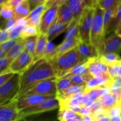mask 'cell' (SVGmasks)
<instances>
[{
    "label": "cell",
    "mask_w": 121,
    "mask_h": 121,
    "mask_svg": "<svg viewBox=\"0 0 121 121\" xmlns=\"http://www.w3.org/2000/svg\"><path fill=\"white\" fill-rule=\"evenodd\" d=\"M47 9V6H46V1L42 4L37 6L35 7L34 9L31 10L30 13L28 16L26 18L27 21H29L31 20H34V19L39 18H41L43 13Z\"/></svg>",
    "instance_id": "1f68e13d"
},
{
    "label": "cell",
    "mask_w": 121,
    "mask_h": 121,
    "mask_svg": "<svg viewBox=\"0 0 121 121\" xmlns=\"http://www.w3.org/2000/svg\"><path fill=\"white\" fill-rule=\"evenodd\" d=\"M60 5V0L46 1L47 9L41 16L39 27L40 34H46L48 28L56 20L58 9Z\"/></svg>",
    "instance_id": "5b68a950"
},
{
    "label": "cell",
    "mask_w": 121,
    "mask_h": 121,
    "mask_svg": "<svg viewBox=\"0 0 121 121\" xmlns=\"http://www.w3.org/2000/svg\"><path fill=\"white\" fill-rule=\"evenodd\" d=\"M73 86L69 78H59L56 80V97L61 95L69 87Z\"/></svg>",
    "instance_id": "f1b7e54d"
},
{
    "label": "cell",
    "mask_w": 121,
    "mask_h": 121,
    "mask_svg": "<svg viewBox=\"0 0 121 121\" xmlns=\"http://www.w3.org/2000/svg\"><path fill=\"white\" fill-rule=\"evenodd\" d=\"M82 117L80 115L67 109H59L57 113V119L59 121H73Z\"/></svg>",
    "instance_id": "4316f807"
},
{
    "label": "cell",
    "mask_w": 121,
    "mask_h": 121,
    "mask_svg": "<svg viewBox=\"0 0 121 121\" xmlns=\"http://www.w3.org/2000/svg\"><path fill=\"white\" fill-rule=\"evenodd\" d=\"M93 77L89 73L84 75H75L70 77L69 79L70 80L73 86H85L87 80L91 79Z\"/></svg>",
    "instance_id": "f546056e"
},
{
    "label": "cell",
    "mask_w": 121,
    "mask_h": 121,
    "mask_svg": "<svg viewBox=\"0 0 121 121\" xmlns=\"http://www.w3.org/2000/svg\"><path fill=\"white\" fill-rule=\"evenodd\" d=\"M54 111L30 115L21 118L17 121H57V113Z\"/></svg>",
    "instance_id": "5bb4252c"
},
{
    "label": "cell",
    "mask_w": 121,
    "mask_h": 121,
    "mask_svg": "<svg viewBox=\"0 0 121 121\" xmlns=\"http://www.w3.org/2000/svg\"><path fill=\"white\" fill-rule=\"evenodd\" d=\"M96 1H86V7L83 11L80 19L79 38L82 42L90 44V33L93 19L94 7Z\"/></svg>",
    "instance_id": "7a4b0ae2"
},
{
    "label": "cell",
    "mask_w": 121,
    "mask_h": 121,
    "mask_svg": "<svg viewBox=\"0 0 121 121\" xmlns=\"http://www.w3.org/2000/svg\"><path fill=\"white\" fill-rule=\"evenodd\" d=\"M63 55H64L73 67L80 63V57L78 46Z\"/></svg>",
    "instance_id": "83f0119b"
},
{
    "label": "cell",
    "mask_w": 121,
    "mask_h": 121,
    "mask_svg": "<svg viewBox=\"0 0 121 121\" xmlns=\"http://www.w3.org/2000/svg\"><path fill=\"white\" fill-rule=\"evenodd\" d=\"M59 109V102L57 98L46 100L38 105L27 108L20 111L22 118L30 115L37 114L48 111H52Z\"/></svg>",
    "instance_id": "9c48e42d"
},
{
    "label": "cell",
    "mask_w": 121,
    "mask_h": 121,
    "mask_svg": "<svg viewBox=\"0 0 121 121\" xmlns=\"http://www.w3.org/2000/svg\"><path fill=\"white\" fill-rule=\"evenodd\" d=\"M79 54L80 57V63H85L89 59L98 57L96 50L89 44H86L80 41L78 45Z\"/></svg>",
    "instance_id": "9a60e30c"
},
{
    "label": "cell",
    "mask_w": 121,
    "mask_h": 121,
    "mask_svg": "<svg viewBox=\"0 0 121 121\" xmlns=\"http://www.w3.org/2000/svg\"><path fill=\"white\" fill-rule=\"evenodd\" d=\"M117 78H120L121 79V62L118 65V73Z\"/></svg>",
    "instance_id": "f5cc1de1"
},
{
    "label": "cell",
    "mask_w": 121,
    "mask_h": 121,
    "mask_svg": "<svg viewBox=\"0 0 121 121\" xmlns=\"http://www.w3.org/2000/svg\"><path fill=\"white\" fill-rule=\"evenodd\" d=\"M80 41L79 37H75L64 40L62 43L60 44L59 46H57V50L56 56L63 55L74 47H77L79 45Z\"/></svg>",
    "instance_id": "d6986e66"
},
{
    "label": "cell",
    "mask_w": 121,
    "mask_h": 121,
    "mask_svg": "<svg viewBox=\"0 0 121 121\" xmlns=\"http://www.w3.org/2000/svg\"><path fill=\"white\" fill-rule=\"evenodd\" d=\"M99 100L102 108L107 111L108 112L112 108L115 107L117 105H119L118 104L115 96L111 93V91L102 96Z\"/></svg>",
    "instance_id": "44dd1931"
},
{
    "label": "cell",
    "mask_w": 121,
    "mask_h": 121,
    "mask_svg": "<svg viewBox=\"0 0 121 121\" xmlns=\"http://www.w3.org/2000/svg\"><path fill=\"white\" fill-rule=\"evenodd\" d=\"M57 50V46H56L50 41H47L45 49L44 57L47 59H52L56 56Z\"/></svg>",
    "instance_id": "836d02e7"
},
{
    "label": "cell",
    "mask_w": 121,
    "mask_h": 121,
    "mask_svg": "<svg viewBox=\"0 0 121 121\" xmlns=\"http://www.w3.org/2000/svg\"><path fill=\"white\" fill-rule=\"evenodd\" d=\"M5 55H6L5 53H4V52H2L1 50H0V60L3 59V58H4L5 57Z\"/></svg>",
    "instance_id": "11a10c76"
},
{
    "label": "cell",
    "mask_w": 121,
    "mask_h": 121,
    "mask_svg": "<svg viewBox=\"0 0 121 121\" xmlns=\"http://www.w3.org/2000/svg\"><path fill=\"white\" fill-rule=\"evenodd\" d=\"M25 27L26 26H14L11 29L8 31L9 40H15L19 39Z\"/></svg>",
    "instance_id": "d590c367"
},
{
    "label": "cell",
    "mask_w": 121,
    "mask_h": 121,
    "mask_svg": "<svg viewBox=\"0 0 121 121\" xmlns=\"http://www.w3.org/2000/svg\"><path fill=\"white\" fill-rule=\"evenodd\" d=\"M80 15L78 17L74 18L72 22L69 24L67 30H66V35H65L64 40L75 37H79Z\"/></svg>",
    "instance_id": "7402d4cb"
},
{
    "label": "cell",
    "mask_w": 121,
    "mask_h": 121,
    "mask_svg": "<svg viewBox=\"0 0 121 121\" xmlns=\"http://www.w3.org/2000/svg\"><path fill=\"white\" fill-rule=\"evenodd\" d=\"M69 24H63L55 21L48 27L47 31L48 41L52 42L54 39L67 30Z\"/></svg>",
    "instance_id": "e0dca14e"
},
{
    "label": "cell",
    "mask_w": 121,
    "mask_h": 121,
    "mask_svg": "<svg viewBox=\"0 0 121 121\" xmlns=\"http://www.w3.org/2000/svg\"><path fill=\"white\" fill-rule=\"evenodd\" d=\"M48 41L47 34H40L38 35L35 47V56L33 62L40 60L44 57L45 49Z\"/></svg>",
    "instance_id": "2e32d148"
},
{
    "label": "cell",
    "mask_w": 121,
    "mask_h": 121,
    "mask_svg": "<svg viewBox=\"0 0 121 121\" xmlns=\"http://www.w3.org/2000/svg\"><path fill=\"white\" fill-rule=\"evenodd\" d=\"M57 78H52L36 84L31 87L22 96L38 95L43 96H56Z\"/></svg>",
    "instance_id": "8992f818"
},
{
    "label": "cell",
    "mask_w": 121,
    "mask_h": 121,
    "mask_svg": "<svg viewBox=\"0 0 121 121\" xmlns=\"http://www.w3.org/2000/svg\"><path fill=\"white\" fill-rule=\"evenodd\" d=\"M56 98V96H43L38 95L27 96L21 97L17 99H15L17 108L19 111L31 107L34 105H38L40 103L49 99Z\"/></svg>",
    "instance_id": "8fae6325"
},
{
    "label": "cell",
    "mask_w": 121,
    "mask_h": 121,
    "mask_svg": "<svg viewBox=\"0 0 121 121\" xmlns=\"http://www.w3.org/2000/svg\"><path fill=\"white\" fill-rule=\"evenodd\" d=\"M1 31H2V30H1V29H0V33H1Z\"/></svg>",
    "instance_id": "91938a15"
},
{
    "label": "cell",
    "mask_w": 121,
    "mask_h": 121,
    "mask_svg": "<svg viewBox=\"0 0 121 121\" xmlns=\"http://www.w3.org/2000/svg\"><path fill=\"white\" fill-rule=\"evenodd\" d=\"M87 63V71L93 78H104L108 82H111L112 79L109 75L107 66L100 61L99 56L89 59Z\"/></svg>",
    "instance_id": "ba28073f"
},
{
    "label": "cell",
    "mask_w": 121,
    "mask_h": 121,
    "mask_svg": "<svg viewBox=\"0 0 121 121\" xmlns=\"http://www.w3.org/2000/svg\"><path fill=\"white\" fill-rule=\"evenodd\" d=\"M39 34H40V31L39 28L31 25H27L21 33L20 39H21V40H25L28 38L39 35Z\"/></svg>",
    "instance_id": "4dcf8cb0"
},
{
    "label": "cell",
    "mask_w": 121,
    "mask_h": 121,
    "mask_svg": "<svg viewBox=\"0 0 121 121\" xmlns=\"http://www.w3.org/2000/svg\"><path fill=\"white\" fill-rule=\"evenodd\" d=\"M66 1L60 0V5L58 9L56 21L63 24H69L74 17L73 12L66 4Z\"/></svg>",
    "instance_id": "4fadbf2b"
},
{
    "label": "cell",
    "mask_w": 121,
    "mask_h": 121,
    "mask_svg": "<svg viewBox=\"0 0 121 121\" xmlns=\"http://www.w3.org/2000/svg\"><path fill=\"white\" fill-rule=\"evenodd\" d=\"M82 121H93V119L91 116H85L82 117Z\"/></svg>",
    "instance_id": "f907efd6"
},
{
    "label": "cell",
    "mask_w": 121,
    "mask_h": 121,
    "mask_svg": "<svg viewBox=\"0 0 121 121\" xmlns=\"http://www.w3.org/2000/svg\"><path fill=\"white\" fill-rule=\"evenodd\" d=\"M13 60L4 57L0 60V75L7 72V70ZM9 73V72H8Z\"/></svg>",
    "instance_id": "f35d334b"
},
{
    "label": "cell",
    "mask_w": 121,
    "mask_h": 121,
    "mask_svg": "<svg viewBox=\"0 0 121 121\" xmlns=\"http://www.w3.org/2000/svg\"><path fill=\"white\" fill-rule=\"evenodd\" d=\"M0 14H1V17H2L3 20L11 18L14 16V9L9 7L5 2V3L1 7Z\"/></svg>",
    "instance_id": "e575fe53"
},
{
    "label": "cell",
    "mask_w": 121,
    "mask_h": 121,
    "mask_svg": "<svg viewBox=\"0 0 121 121\" xmlns=\"http://www.w3.org/2000/svg\"><path fill=\"white\" fill-rule=\"evenodd\" d=\"M30 11L28 1L22 0V1L14 8L13 17L16 21L26 18L28 16Z\"/></svg>",
    "instance_id": "ac0fdd59"
},
{
    "label": "cell",
    "mask_w": 121,
    "mask_h": 121,
    "mask_svg": "<svg viewBox=\"0 0 121 121\" xmlns=\"http://www.w3.org/2000/svg\"><path fill=\"white\" fill-rule=\"evenodd\" d=\"M115 34L121 39V22L118 24L115 28Z\"/></svg>",
    "instance_id": "681fc988"
},
{
    "label": "cell",
    "mask_w": 121,
    "mask_h": 121,
    "mask_svg": "<svg viewBox=\"0 0 121 121\" xmlns=\"http://www.w3.org/2000/svg\"><path fill=\"white\" fill-rule=\"evenodd\" d=\"M20 90V74H15L0 87V105L7 104L16 99Z\"/></svg>",
    "instance_id": "277c9868"
},
{
    "label": "cell",
    "mask_w": 121,
    "mask_h": 121,
    "mask_svg": "<svg viewBox=\"0 0 121 121\" xmlns=\"http://www.w3.org/2000/svg\"><path fill=\"white\" fill-rule=\"evenodd\" d=\"M8 40V31L3 30L0 33V44Z\"/></svg>",
    "instance_id": "f6af8a7d"
},
{
    "label": "cell",
    "mask_w": 121,
    "mask_h": 121,
    "mask_svg": "<svg viewBox=\"0 0 121 121\" xmlns=\"http://www.w3.org/2000/svg\"><path fill=\"white\" fill-rule=\"evenodd\" d=\"M119 63L117 64V65H112V66H107L109 73V75L110 76H111V78H112V79H115V78L118 77V65H119Z\"/></svg>",
    "instance_id": "ab89813d"
},
{
    "label": "cell",
    "mask_w": 121,
    "mask_h": 121,
    "mask_svg": "<svg viewBox=\"0 0 121 121\" xmlns=\"http://www.w3.org/2000/svg\"><path fill=\"white\" fill-rule=\"evenodd\" d=\"M53 59H54L55 60L56 66L59 72L58 79L66 74L73 67L71 64L69 62L68 60L66 59V58L64 56V55L56 56Z\"/></svg>",
    "instance_id": "ffe728a7"
},
{
    "label": "cell",
    "mask_w": 121,
    "mask_h": 121,
    "mask_svg": "<svg viewBox=\"0 0 121 121\" xmlns=\"http://www.w3.org/2000/svg\"><path fill=\"white\" fill-rule=\"evenodd\" d=\"M104 11L96 4L94 7L90 33V44L96 51L100 40L103 39V17Z\"/></svg>",
    "instance_id": "3957f363"
},
{
    "label": "cell",
    "mask_w": 121,
    "mask_h": 121,
    "mask_svg": "<svg viewBox=\"0 0 121 121\" xmlns=\"http://www.w3.org/2000/svg\"><path fill=\"white\" fill-rule=\"evenodd\" d=\"M22 115L17 108L15 100L0 105V121H17L22 118Z\"/></svg>",
    "instance_id": "7c38bea8"
},
{
    "label": "cell",
    "mask_w": 121,
    "mask_h": 121,
    "mask_svg": "<svg viewBox=\"0 0 121 121\" xmlns=\"http://www.w3.org/2000/svg\"><path fill=\"white\" fill-rule=\"evenodd\" d=\"M37 37L38 35H37V36L28 38V39L24 40L25 51L30 54L33 57V59H34V56H35V47H36Z\"/></svg>",
    "instance_id": "d6a6232c"
},
{
    "label": "cell",
    "mask_w": 121,
    "mask_h": 121,
    "mask_svg": "<svg viewBox=\"0 0 121 121\" xmlns=\"http://www.w3.org/2000/svg\"><path fill=\"white\" fill-rule=\"evenodd\" d=\"M33 61V57L24 50L22 54L12 61L7 72L20 74L32 63Z\"/></svg>",
    "instance_id": "30bf717a"
},
{
    "label": "cell",
    "mask_w": 121,
    "mask_h": 121,
    "mask_svg": "<svg viewBox=\"0 0 121 121\" xmlns=\"http://www.w3.org/2000/svg\"><path fill=\"white\" fill-rule=\"evenodd\" d=\"M58 76L59 72L54 59L42 58L32 62L20 74V90L15 99L22 96L31 87L36 84L52 78L58 79Z\"/></svg>",
    "instance_id": "6da1fadb"
},
{
    "label": "cell",
    "mask_w": 121,
    "mask_h": 121,
    "mask_svg": "<svg viewBox=\"0 0 121 121\" xmlns=\"http://www.w3.org/2000/svg\"><path fill=\"white\" fill-rule=\"evenodd\" d=\"M119 2L118 0H98L96 1L98 7L104 11L113 8Z\"/></svg>",
    "instance_id": "8d00e7d4"
},
{
    "label": "cell",
    "mask_w": 121,
    "mask_h": 121,
    "mask_svg": "<svg viewBox=\"0 0 121 121\" xmlns=\"http://www.w3.org/2000/svg\"><path fill=\"white\" fill-rule=\"evenodd\" d=\"M100 61L107 66L117 65L121 62V57L116 53H105L99 56Z\"/></svg>",
    "instance_id": "484cf974"
},
{
    "label": "cell",
    "mask_w": 121,
    "mask_h": 121,
    "mask_svg": "<svg viewBox=\"0 0 121 121\" xmlns=\"http://www.w3.org/2000/svg\"><path fill=\"white\" fill-rule=\"evenodd\" d=\"M82 118H79V119H75V120H74L73 121H82Z\"/></svg>",
    "instance_id": "6f0895ef"
},
{
    "label": "cell",
    "mask_w": 121,
    "mask_h": 121,
    "mask_svg": "<svg viewBox=\"0 0 121 121\" xmlns=\"http://www.w3.org/2000/svg\"><path fill=\"white\" fill-rule=\"evenodd\" d=\"M115 21H116V25H118V23L121 22V1H119L118 7V11H117V17H116ZM117 27V26H116Z\"/></svg>",
    "instance_id": "bcb514c9"
},
{
    "label": "cell",
    "mask_w": 121,
    "mask_h": 121,
    "mask_svg": "<svg viewBox=\"0 0 121 121\" xmlns=\"http://www.w3.org/2000/svg\"><path fill=\"white\" fill-rule=\"evenodd\" d=\"M22 1V0H9V1H6V4L8 5L9 7H10L11 8H13L14 9V8L20 3V2Z\"/></svg>",
    "instance_id": "7dc6e473"
},
{
    "label": "cell",
    "mask_w": 121,
    "mask_h": 121,
    "mask_svg": "<svg viewBox=\"0 0 121 121\" xmlns=\"http://www.w3.org/2000/svg\"><path fill=\"white\" fill-rule=\"evenodd\" d=\"M25 50L24 47V40H20L17 43L14 45L11 49L6 54L5 57L8 58V59H12V60H15L16 58H17L21 54H22Z\"/></svg>",
    "instance_id": "d4e9b609"
},
{
    "label": "cell",
    "mask_w": 121,
    "mask_h": 121,
    "mask_svg": "<svg viewBox=\"0 0 121 121\" xmlns=\"http://www.w3.org/2000/svg\"><path fill=\"white\" fill-rule=\"evenodd\" d=\"M110 121H121V115L115 116L110 119Z\"/></svg>",
    "instance_id": "816d5d0a"
},
{
    "label": "cell",
    "mask_w": 121,
    "mask_h": 121,
    "mask_svg": "<svg viewBox=\"0 0 121 121\" xmlns=\"http://www.w3.org/2000/svg\"><path fill=\"white\" fill-rule=\"evenodd\" d=\"M80 111L79 115L82 117H85V116H91L92 115V111L91 109L87 108L85 106H80Z\"/></svg>",
    "instance_id": "ee69618b"
},
{
    "label": "cell",
    "mask_w": 121,
    "mask_h": 121,
    "mask_svg": "<svg viewBox=\"0 0 121 121\" xmlns=\"http://www.w3.org/2000/svg\"><path fill=\"white\" fill-rule=\"evenodd\" d=\"M93 121H110V118L108 117H104V118H101V119H97V120H94Z\"/></svg>",
    "instance_id": "db71d44e"
},
{
    "label": "cell",
    "mask_w": 121,
    "mask_h": 121,
    "mask_svg": "<svg viewBox=\"0 0 121 121\" xmlns=\"http://www.w3.org/2000/svg\"><path fill=\"white\" fill-rule=\"evenodd\" d=\"M91 100L90 96L87 93H83L82 98L81 102H80V106H85Z\"/></svg>",
    "instance_id": "c3c4849f"
},
{
    "label": "cell",
    "mask_w": 121,
    "mask_h": 121,
    "mask_svg": "<svg viewBox=\"0 0 121 121\" xmlns=\"http://www.w3.org/2000/svg\"><path fill=\"white\" fill-rule=\"evenodd\" d=\"M108 117L111 118L115 117V116L121 115V109L120 105H117L115 107L112 108L111 109H110L108 111Z\"/></svg>",
    "instance_id": "b9f144b4"
},
{
    "label": "cell",
    "mask_w": 121,
    "mask_h": 121,
    "mask_svg": "<svg viewBox=\"0 0 121 121\" xmlns=\"http://www.w3.org/2000/svg\"><path fill=\"white\" fill-rule=\"evenodd\" d=\"M121 51V39L114 33L100 40L97 47L96 53L98 56H100L105 53L118 54Z\"/></svg>",
    "instance_id": "52a82bcc"
},
{
    "label": "cell",
    "mask_w": 121,
    "mask_h": 121,
    "mask_svg": "<svg viewBox=\"0 0 121 121\" xmlns=\"http://www.w3.org/2000/svg\"><path fill=\"white\" fill-rule=\"evenodd\" d=\"M88 63L87 61L85 63H79L76 66L72 67L66 74L60 78H69L72 76L84 75L88 73L87 71Z\"/></svg>",
    "instance_id": "cb8c5ba5"
},
{
    "label": "cell",
    "mask_w": 121,
    "mask_h": 121,
    "mask_svg": "<svg viewBox=\"0 0 121 121\" xmlns=\"http://www.w3.org/2000/svg\"><path fill=\"white\" fill-rule=\"evenodd\" d=\"M0 9H1V7H0ZM0 20H1V14H0Z\"/></svg>",
    "instance_id": "680465c9"
},
{
    "label": "cell",
    "mask_w": 121,
    "mask_h": 121,
    "mask_svg": "<svg viewBox=\"0 0 121 121\" xmlns=\"http://www.w3.org/2000/svg\"><path fill=\"white\" fill-rule=\"evenodd\" d=\"M65 3L73 12L74 18L80 16L86 7V1L83 0H66Z\"/></svg>",
    "instance_id": "603a6c76"
},
{
    "label": "cell",
    "mask_w": 121,
    "mask_h": 121,
    "mask_svg": "<svg viewBox=\"0 0 121 121\" xmlns=\"http://www.w3.org/2000/svg\"><path fill=\"white\" fill-rule=\"evenodd\" d=\"M20 40H21V39L19 38V39H15V40H8L5 42L2 43V44H0V50L7 54L11 49L12 47L14 45L16 44Z\"/></svg>",
    "instance_id": "74e56055"
},
{
    "label": "cell",
    "mask_w": 121,
    "mask_h": 121,
    "mask_svg": "<svg viewBox=\"0 0 121 121\" xmlns=\"http://www.w3.org/2000/svg\"><path fill=\"white\" fill-rule=\"evenodd\" d=\"M45 2H46V0H30L28 1V2H29L30 10H33L35 7L42 4Z\"/></svg>",
    "instance_id": "7bdbcfd3"
},
{
    "label": "cell",
    "mask_w": 121,
    "mask_h": 121,
    "mask_svg": "<svg viewBox=\"0 0 121 121\" xmlns=\"http://www.w3.org/2000/svg\"><path fill=\"white\" fill-rule=\"evenodd\" d=\"M14 73H8V72H5V73H3V74L0 75V87L5 83L7 82L10 79H11L13 76H14Z\"/></svg>",
    "instance_id": "60d3db41"
},
{
    "label": "cell",
    "mask_w": 121,
    "mask_h": 121,
    "mask_svg": "<svg viewBox=\"0 0 121 121\" xmlns=\"http://www.w3.org/2000/svg\"><path fill=\"white\" fill-rule=\"evenodd\" d=\"M6 1H7L6 0H0V7H1L5 3Z\"/></svg>",
    "instance_id": "9f6ffc18"
}]
</instances>
